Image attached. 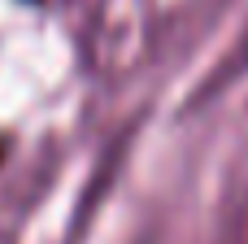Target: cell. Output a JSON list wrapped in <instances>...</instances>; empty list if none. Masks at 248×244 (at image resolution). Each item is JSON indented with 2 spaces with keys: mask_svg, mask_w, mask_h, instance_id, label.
Returning a JSON list of instances; mask_svg holds the SVG:
<instances>
[]
</instances>
